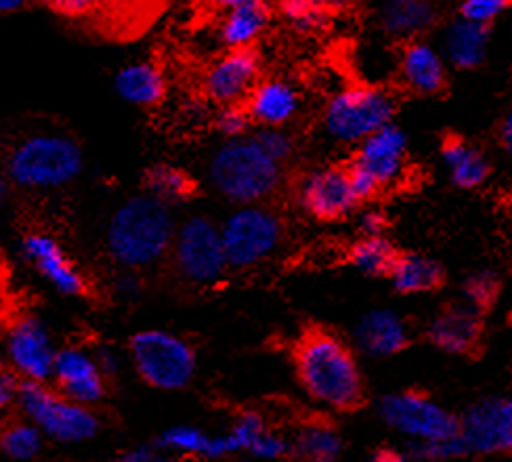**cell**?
Instances as JSON below:
<instances>
[{
  "label": "cell",
  "mask_w": 512,
  "mask_h": 462,
  "mask_svg": "<svg viewBox=\"0 0 512 462\" xmlns=\"http://www.w3.org/2000/svg\"><path fill=\"white\" fill-rule=\"evenodd\" d=\"M17 408L42 435L57 444H84L99 433L95 412L49 387V383L24 381Z\"/></svg>",
  "instance_id": "cell-5"
},
{
  "label": "cell",
  "mask_w": 512,
  "mask_h": 462,
  "mask_svg": "<svg viewBox=\"0 0 512 462\" xmlns=\"http://www.w3.org/2000/svg\"><path fill=\"white\" fill-rule=\"evenodd\" d=\"M53 387L82 406H93L105 397V374L95 353L84 347H63L57 351Z\"/></svg>",
  "instance_id": "cell-15"
},
{
  "label": "cell",
  "mask_w": 512,
  "mask_h": 462,
  "mask_svg": "<svg viewBox=\"0 0 512 462\" xmlns=\"http://www.w3.org/2000/svg\"><path fill=\"white\" fill-rule=\"evenodd\" d=\"M116 288H118L122 297L131 299V297H137L139 290H141V284H139V278L135 276V273H124V276H120Z\"/></svg>",
  "instance_id": "cell-43"
},
{
  "label": "cell",
  "mask_w": 512,
  "mask_h": 462,
  "mask_svg": "<svg viewBox=\"0 0 512 462\" xmlns=\"http://www.w3.org/2000/svg\"><path fill=\"white\" fill-rule=\"evenodd\" d=\"M489 42V26L475 24L464 17L452 21L450 28L445 32V57L454 63L456 68L473 70L481 66Z\"/></svg>",
  "instance_id": "cell-26"
},
{
  "label": "cell",
  "mask_w": 512,
  "mask_h": 462,
  "mask_svg": "<svg viewBox=\"0 0 512 462\" xmlns=\"http://www.w3.org/2000/svg\"><path fill=\"white\" fill-rule=\"evenodd\" d=\"M28 0H0V11L3 13H13L24 7Z\"/></svg>",
  "instance_id": "cell-47"
},
{
  "label": "cell",
  "mask_w": 512,
  "mask_h": 462,
  "mask_svg": "<svg viewBox=\"0 0 512 462\" xmlns=\"http://www.w3.org/2000/svg\"><path fill=\"white\" fill-rule=\"evenodd\" d=\"M298 108L301 95L290 82L280 78L261 80L246 99V110L252 122L261 124V129H282L296 116Z\"/></svg>",
  "instance_id": "cell-20"
},
{
  "label": "cell",
  "mask_w": 512,
  "mask_h": 462,
  "mask_svg": "<svg viewBox=\"0 0 512 462\" xmlns=\"http://www.w3.org/2000/svg\"><path fill=\"white\" fill-rule=\"evenodd\" d=\"M343 454V437L328 420H311L290 437L294 462H336Z\"/></svg>",
  "instance_id": "cell-23"
},
{
  "label": "cell",
  "mask_w": 512,
  "mask_h": 462,
  "mask_svg": "<svg viewBox=\"0 0 512 462\" xmlns=\"http://www.w3.org/2000/svg\"><path fill=\"white\" fill-rule=\"evenodd\" d=\"M128 349L141 381L158 391L185 389L198 368L194 347L168 330H141L133 334Z\"/></svg>",
  "instance_id": "cell-6"
},
{
  "label": "cell",
  "mask_w": 512,
  "mask_h": 462,
  "mask_svg": "<svg viewBox=\"0 0 512 462\" xmlns=\"http://www.w3.org/2000/svg\"><path fill=\"white\" fill-rule=\"evenodd\" d=\"M282 17L298 34L319 32L328 21V9L322 0H282Z\"/></svg>",
  "instance_id": "cell-33"
},
{
  "label": "cell",
  "mask_w": 512,
  "mask_h": 462,
  "mask_svg": "<svg viewBox=\"0 0 512 462\" xmlns=\"http://www.w3.org/2000/svg\"><path fill=\"white\" fill-rule=\"evenodd\" d=\"M405 156H408V139L399 126L389 124L359 143L351 164L366 171L382 189L401 179L405 171Z\"/></svg>",
  "instance_id": "cell-16"
},
{
  "label": "cell",
  "mask_w": 512,
  "mask_h": 462,
  "mask_svg": "<svg viewBox=\"0 0 512 462\" xmlns=\"http://www.w3.org/2000/svg\"><path fill=\"white\" fill-rule=\"evenodd\" d=\"M498 294H500V278L496 271H489V269L471 273L462 286L464 303H468L479 311L492 307L498 299Z\"/></svg>",
  "instance_id": "cell-34"
},
{
  "label": "cell",
  "mask_w": 512,
  "mask_h": 462,
  "mask_svg": "<svg viewBox=\"0 0 512 462\" xmlns=\"http://www.w3.org/2000/svg\"><path fill=\"white\" fill-rule=\"evenodd\" d=\"M441 158L443 164L450 173V179L454 185L462 189H475L485 183L489 177V162L487 158L462 139H447L441 147Z\"/></svg>",
  "instance_id": "cell-27"
},
{
  "label": "cell",
  "mask_w": 512,
  "mask_h": 462,
  "mask_svg": "<svg viewBox=\"0 0 512 462\" xmlns=\"http://www.w3.org/2000/svg\"><path fill=\"white\" fill-rule=\"evenodd\" d=\"M173 257L187 282L198 286L217 284L229 269L221 225L202 215L185 219L177 227Z\"/></svg>",
  "instance_id": "cell-10"
},
{
  "label": "cell",
  "mask_w": 512,
  "mask_h": 462,
  "mask_svg": "<svg viewBox=\"0 0 512 462\" xmlns=\"http://www.w3.org/2000/svg\"><path fill=\"white\" fill-rule=\"evenodd\" d=\"M429 341L450 355H468L479 347L483 322L481 311L468 303L443 307L429 324Z\"/></svg>",
  "instance_id": "cell-18"
},
{
  "label": "cell",
  "mask_w": 512,
  "mask_h": 462,
  "mask_svg": "<svg viewBox=\"0 0 512 462\" xmlns=\"http://www.w3.org/2000/svg\"><path fill=\"white\" fill-rule=\"evenodd\" d=\"M42 437L45 435L30 420H13L3 429V435H0V448H3V454L9 460L28 462L40 454Z\"/></svg>",
  "instance_id": "cell-32"
},
{
  "label": "cell",
  "mask_w": 512,
  "mask_h": 462,
  "mask_svg": "<svg viewBox=\"0 0 512 462\" xmlns=\"http://www.w3.org/2000/svg\"><path fill=\"white\" fill-rule=\"evenodd\" d=\"M21 255L57 292L66 297H80L87 292V280L51 236L36 231L28 234L21 240Z\"/></svg>",
  "instance_id": "cell-17"
},
{
  "label": "cell",
  "mask_w": 512,
  "mask_h": 462,
  "mask_svg": "<svg viewBox=\"0 0 512 462\" xmlns=\"http://www.w3.org/2000/svg\"><path fill=\"white\" fill-rule=\"evenodd\" d=\"M298 204L317 221H340L359 204L349 168L326 166L305 175L298 183Z\"/></svg>",
  "instance_id": "cell-13"
},
{
  "label": "cell",
  "mask_w": 512,
  "mask_h": 462,
  "mask_svg": "<svg viewBox=\"0 0 512 462\" xmlns=\"http://www.w3.org/2000/svg\"><path fill=\"white\" fill-rule=\"evenodd\" d=\"M357 225H359L361 236L376 238V236H382L384 229H387V217H384L380 210L370 208V210H364V213L359 215Z\"/></svg>",
  "instance_id": "cell-41"
},
{
  "label": "cell",
  "mask_w": 512,
  "mask_h": 462,
  "mask_svg": "<svg viewBox=\"0 0 512 462\" xmlns=\"http://www.w3.org/2000/svg\"><path fill=\"white\" fill-rule=\"evenodd\" d=\"M116 462H177V458L173 454L164 452L162 448H158L154 441V444H149V446H135V448L124 450L116 458Z\"/></svg>",
  "instance_id": "cell-38"
},
{
  "label": "cell",
  "mask_w": 512,
  "mask_h": 462,
  "mask_svg": "<svg viewBox=\"0 0 512 462\" xmlns=\"http://www.w3.org/2000/svg\"><path fill=\"white\" fill-rule=\"evenodd\" d=\"M210 444H212V435L196 425L168 427L156 439V446L168 454H173L175 458L183 456V458L208 460Z\"/></svg>",
  "instance_id": "cell-30"
},
{
  "label": "cell",
  "mask_w": 512,
  "mask_h": 462,
  "mask_svg": "<svg viewBox=\"0 0 512 462\" xmlns=\"http://www.w3.org/2000/svg\"><path fill=\"white\" fill-rule=\"evenodd\" d=\"M389 278L393 288L401 294H424L437 290L443 284L445 273L435 259L408 252L397 257Z\"/></svg>",
  "instance_id": "cell-28"
},
{
  "label": "cell",
  "mask_w": 512,
  "mask_h": 462,
  "mask_svg": "<svg viewBox=\"0 0 512 462\" xmlns=\"http://www.w3.org/2000/svg\"><path fill=\"white\" fill-rule=\"evenodd\" d=\"M502 145L506 154L512 158V110L508 112V116L504 118V124H502Z\"/></svg>",
  "instance_id": "cell-45"
},
{
  "label": "cell",
  "mask_w": 512,
  "mask_h": 462,
  "mask_svg": "<svg viewBox=\"0 0 512 462\" xmlns=\"http://www.w3.org/2000/svg\"><path fill=\"white\" fill-rule=\"evenodd\" d=\"M21 385H24V378H19L11 368L0 372V408L7 410L9 406H17Z\"/></svg>",
  "instance_id": "cell-39"
},
{
  "label": "cell",
  "mask_w": 512,
  "mask_h": 462,
  "mask_svg": "<svg viewBox=\"0 0 512 462\" xmlns=\"http://www.w3.org/2000/svg\"><path fill=\"white\" fill-rule=\"evenodd\" d=\"M322 3L328 11H347L355 0H322Z\"/></svg>",
  "instance_id": "cell-46"
},
{
  "label": "cell",
  "mask_w": 512,
  "mask_h": 462,
  "mask_svg": "<svg viewBox=\"0 0 512 462\" xmlns=\"http://www.w3.org/2000/svg\"><path fill=\"white\" fill-rule=\"evenodd\" d=\"M460 439L466 454H512V397H483L460 416Z\"/></svg>",
  "instance_id": "cell-11"
},
{
  "label": "cell",
  "mask_w": 512,
  "mask_h": 462,
  "mask_svg": "<svg viewBox=\"0 0 512 462\" xmlns=\"http://www.w3.org/2000/svg\"><path fill=\"white\" fill-rule=\"evenodd\" d=\"M399 70L408 89L420 95H433L445 87V61L426 42L414 40L403 49Z\"/></svg>",
  "instance_id": "cell-21"
},
{
  "label": "cell",
  "mask_w": 512,
  "mask_h": 462,
  "mask_svg": "<svg viewBox=\"0 0 512 462\" xmlns=\"http://www.w3.org/2000/svg\"><path fill=\"white\" fill-rule=\"evenodd\" d=\"M147 194L162 202H177L185 200L194 194V181L177 166L156 164L145 173Z\"/></svg>",
  "instance_id": "cell-31"
},
{
  "label": "cell",
  "mask_w": 512,
  "mask_h": 462,
  "mask_svg": "<svg viewBox=\"0 0 512 462\" xmlns=\"http://www.w3.org/2000/svg\"><path fill=\"white\" fill-rule=\"evenodd\" d=\"M177 227L170 206L154 196H135L122 202L108 223L105 246L124 269H143L173 250Z\"/></svg>",
  "instance_id": "cell-2"
},
{
  "label": "cell",
  "mask_w": 512,
  "mask_h": 462,
  "mask_svg": "<svg viewBox=\"0 0 512 462\" xmlns=\"http://www.w3.org/2000/svg\"><path fill=\"white\" fill-rule=\"evenodd\" d=\"M116 93L131 105L154 108L166 95V78L154 63L139 61L124 66L114 78Z\"/></svg>",
  "instance_id": "cell-22"
},
{
  "label": "cell",
  "mask_w": 512,
  "mask_h": 462,
  "mask_svg": "<svg viewBox=\"0 0 512 462\" xmlns=\"http://www.w3.org/2000/svg\"><path fill=\"white\" fill-rule=\"evenodd\" d=\"M395 99L378 87H347L332 95L324 110V129L340 143H361L393 124Z\"/></svg>",
  "instance_id": "cell-8"
},
{
  "label": "cell",
  "mask_w": 512,
  "mask_h": 462,
  "mask_svg": "<svg viewBox=\"0 0 512 462\" xmlns=\"http://www.w3.org/2000/svg\"><path fill=\"white\" fill-rule=\"evenodd\" d=\"M298 385L315 404L336 412H351L364 404V374L353 349L338 334L311 328L292 349Z\"/></svg>",
  "instance_id": "cell-1"
},
{
  "label": "cell",
  "mask_w": 512,
  "mask_h": 462,
  "mask_svg": "<svg viewBox=\"0 0 512 462\" xmlns=\"http://www.w3.org/2000/svg\"><path fill=\"white\" fill-rule=\"evenodd\" d=\"M397 257H399V252L384 236L361 238L359 242L353 244V248L349 252L351 265L370 278L389 276Z\"/></svg>",
  "instance_id": "cell-29"
},
{
  "label": "cell",
  "mask_w": 512,
  "mask_h": 462,
  "mask_svg": "<svg viewBox=\"0 0 512 462\" xmlns=\"http://www.w3.org/2000/svg\"><path fill=\"white\" fill-rule=\"evenodd\" d=\"M103 5H110V7H120V5H131V0H99Z\"/></svg>",
  "instance_id": "cell-49"
},
{
  "label": "cell",
  "mask_w": 512,
  "mask_h": 462,
  "mask_svg": "<svg viewBox=\"0 0 512 462\" xmlns=\"http://www.w3.org/2000/svg\"><path fill=\"white\" fill-rule=\"evenodd\" d=\"M510 5L512 0H464L460 7V17L481 26H489L494 19L504 15Z\"/></svg>",
  "instance_id": "cell-35"
},
{
  "label": "cell",
  "mask_w": 512,
  "mask_h": 462,
  "mask_svg": "<svg viewBox=\"0 0 512 462\" xmlns=\"http://www.w3.org/2000/svg\"><path fill=\"white\" fill-rule=\"evenodd\" d=\"M368 462H414L410 454L393 450V448H380L376 450Z\"/></svg>",
  "instance_id": "cell-44"
},
{
  "label": "cell",
  "mask_w": 512,
  "mask_h": 462,
  "mask_svg": "<svg viewBox=\"0 0 512 462\" xmlns=\"http://www.w3.org/2000/svg\"><path fill=\"white\" fill-rule=\"evenodd\" d=\"M229 267L248 269L263 263L277 250L284 236V223L265 206H240L221 223Z\"/></svg>",
  "instance_id": "cell-9"
},
{
  "label": "cell",
  "mask_w": 512,
  "mask_h": 462,
  "mask_svg": "<svg viewBox=\"0 0 512 462\" xmlns=\"http://www.w3.org/2000/svg\"><path fill=\"white\" fill-rule=\"evenodd\" d=\"M252 139L259 143L265 154H269L275 162L284 164L290 156H292V139L288 133H284L282 129H261L259 133H254Z\"/></svg>",
  "instance_id": "cell-37"
},
{
  "label": "cell",
  "mask_w": 512,
  "mask_h": 462,
  "mask_svg": "<svg viewBox=\"0 0 512 462\" xmlns=\"http://www.w3.org/2000/svg\"><path fill=\"white\" fill-rule=\"evenodd\" d=\"M378 416L387 427L416 444H443L460 437V416L422 391H395L380 397Z\"/></svg>",
  "instance_id": "cell-7"
},
{
  "label": "cell",
  "mask_w": 512,
  "mask_h": 462,
  "mask_svg": "<svg viewBox=\"0 0 512 462\" xmlns=\"http://www.w3.org/2000/svg\"><path fill=\"white\" fill-rule=\"evenodd\" d=\"M271 21V7L265 0H244L238 7L227 11L221 24L223 45L233 49H252V42L259 38Z\"/></svg>",
  "instance_id": "cell-24"
},
{
  "label": "cell",
  "mask_w": 512,
  "mask_h": 462,
  "mask_svg": "<svg viewBox=\"0 0 512 462\" xmlns=\"http://www.w3.org/2000/svg\"><path fill=\"white\" fill-rule=\"evenodd\" d=\"M208 3H210L212 7H217V9L229 11V9H233V7H238L240 3H244V0H208Z\"/></svg>",
  "instance_id": "cell-48"
},
{
  "label": "cell",
  "mask_w": 512,
  "mask_h": 462,
  "mask_svg": "<svg viewBox=\"0 0 512 462\" xmlns=\"http://www.w3.org/2000/svg\"><path fill=\"white\" fill-rule=\"evenodd\" d=\"M208 179L221 196L248 206L275 192L282 181V164L265 154L252 137L229 139L212 154Z\"/></svg>",
  "instance_id": "cell-3"
},
{
  "label": "cell",
  "mask_w": 512,
  "mask_h": 462,
  "mask_svg": "<svg viewBox=\"0 0 512 462\" xmlns=\"http://www.w3.org/2000/svg\"><path fill=\"white\" fill-rule=\"evenodd\" d=\"M95 357H97V364H99L101 372L105 374V378L118 374V370H120V357L116 355V351L103 347V349L95 351Z\"/></svg>",
  "instance_id": "cell-42"
},
{
  "label": "cell",
  "mask_w": 512,
  "mask_h": 462,
  "mask_svg": "<svg viewBox=\"0 0 512 462\" xmlns=\"http://www.w3.org/2000/svg\"><path fill=\"white\" fill-rule=\"evenodd\" d=\"M42 3L66 17H84L97 9L99 0H42Z\"/></svg>",
  "instance_id": "cell-40"
},
{
  "label": "cell",
  "mask_w": 512,
  "mask_h": 462,
  "mask_svg": "<svg viewBox=\"0 0 512 462\" xmlns=\"http://www.w3.org/2000/svg\"><path fill=\"white\" fill-rule=\"evenodd\" d=\"M261 74V57L254 49H233L215 59L206 70L202 87L208 99L225 105H240L250 97Z\"/></svg>",
  "instance_id": "cell-14"
},
{
  "label": "cell",
  "mask_w": 512,
  "mask_h": 462,
  "mask_svg": "<svg viewBox=\"0 0 512 462\" xmlns=\"http://www.w3.org/2000/svg\"><path fill=\"white\" fill-rule=\"evenodd\" d=\"M84 168L80 145L68 135H32L7 158V177L24 189H59L76 181Z\"/></svg>",
  "instance_id": "cell-4"
},
{
  "label": "cell",
  "mask_w": 512,
  "mask_h": 462,
  "mask_svg": "<svg viewBox=\"0 0 512 462\" xmlns=\"http://www.w3.org/2000/svg\"><path fill=\"white\" fill-rule=\"evenodd\" d=\"M437 21L433 0H387L380 11L384 32L395 38H414L431 30Z\"/></svg>",
  "instance_id": "cell-25"
},
{
  "label": "cell",
  "mask_w": 512,
  "mask_h": 462,
  "mask_svg": "<svg viewBox=\"0 0 512 462\" xmlns=\"http://www.w3.org/2000/svg\"><path fill=\"white\" fill-rule=\"evenodd\" d=\"M355 343L370 357H391L410 343V332L399 313L372 309L355 326Z\"/></svg>",
  "instance_id": "cell-19"
},
{
  "label": "cell",
  "mask_w": 512,
  "mask_h": 462,
  "mask_svg": "<svg viewBox=\"0 0 512 462\" xmlns=\"http://www.w3.org/2000/svg\"><path fill=\"white\" fill-rule=\"evenodd\" d=\"M215 122L221 135L229 139H242L248 131L252 118L246 110V105H225V108L217 114Z\"/></svg>",
  "instance_id": "cell-36"
},
{
  "label": "cell",
  "mask_w": 512,
  "mask_h": 462,
  "mask_svg": "<svg viewBox=\"0 0 512 462\" xmlns=\"http://www.w3.org/2000/svg\"><path fill=\"white\" fill-rule=\"evenodd\" d=\"M9 368L24 381L51 383L57 351L47 326L32 313L15 315L7 328Z\"/></svg>",
  "instance_id": "cell-12"
}]
</instances>
